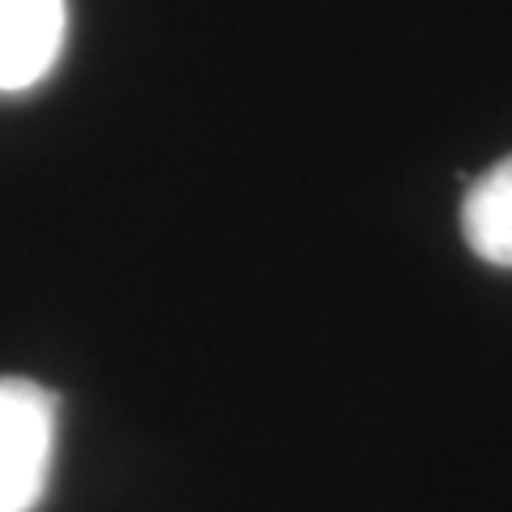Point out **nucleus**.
Instances as JSON below:
<instances>
[{"mask_svg": "<svg viewBox=\"0 0 512 512\" xmlns=\"http://www.w3.org/2000/svg\"><path fill=\"white\" fill-rule=\"evenodd\" d=\"M60 402L26 376H0V512H35L56 457Z\"/></svg>", "mask_w": 512, "mask_h": 512, "instance_id": "1", "label": "nucleus"}, {"mask_svg": "<svg viewBox=\"0 0 512 512\" xmlns=\"http://www.w3.org/2000/svg\"><path fill=\"white\" fill-rule=\"evenodd\" d=\"M64 0H0V94H22L56 69Z\"/></svg>", "mask_w": 512, "mask_h": 512, "instance_id": "2", "label": "nucleus"}, {"mask_svg": "<svg viewBox=\"0 0 512 512\" xmlns=\"http://www.w3.org/2000/svg\"><path fill=\"white\" fill-rule=\"evenodd\" d=\"M461 231L478 261L512 269V154L470 184L461 205Z\"/></svg>", "mask_w": 512, "mask_h": 512, "instance_id": "3", "label": "nucleus"}]
</instances>
